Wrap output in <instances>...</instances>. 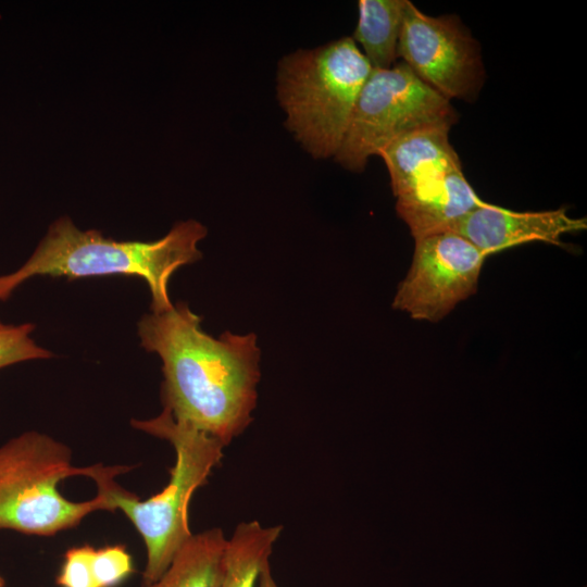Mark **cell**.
I'll return each instance as SVG.
<instances>
[{
	"instance_id": "6da1fadb",
	"label": "cell",
	"mask_w": 587,
	"mask_h": 587,
	"mask_svg": "<svg viewBox=\"0 0 587 587\" xmlns=\"http://www.w3.org/2000/svg\"><path fill=\"white\" fill-rule=\"evenodd\" d=\"M200 323L180 301L145 314L138 335L141 347L162 361L163 412L226 447L252 422L260 349L254 334L225 332L215 338Z\"/></svg>"
},
{
	"instance_id": "7a4b0ae2",
	"label": "cell",
	"mask_w": 587,
	"mask_h": 587,
	"mask_svg": "<svg viewBox=\"0 0 587 587\" xmlns=\"http://www.w3.org/2000/svg\"><path fill=\"white\" fill-rule=\"evenodd\" d=\"M207 233L201 223L189 220L176 223L154 241H116L95 229L82 230L71 218L62 216L50 225L22 266L0 276V301L37 275H124L143 279L151 294V312H163L173 307L167 290L171 276L180 266L201 259L198 243Z\"/></svg>"
},
{
	"instance_id": "3957f363",
	"label": "cell",
	"mask_w": 587,
	"mask_h": 587,
	"mask_svg": "<svg viewBox=\"0 0 587 587\" xmlns=\"http://www.w3.org/2000/svg\"><path fill=\"white\" fill-rule=\"evenodd\" d=\"M147 434L167 440L174 448L175 464L167 485L146 500H139L114 482L125 466H110L95 482L98 491L134 524L146 549L147 563L142 585L155 582L167 569L176 552L192 535L188 509L193 492L207 483L212 470L223 458L224 446L215 438L185 424L175 422L165 412L158 416L132 422Z\"/></svg>"
},
{
	"instance_id": "277c9868",
	"label": "cell",
	"mask_w": 587,
	"mask_h": 587,
	"mask_svg": "<svg viewBox=\"0 0 587 587\" xmlns=\"http://www.w3.org/2000/svg\"><path fill=\"white\" fill-rule=\"evenodd\" d=\"M372 66L351 37L280 59L276 74L285 126L315 159L335 157Z\"/></svg>"
},
{
	"instance_id": "5b68a950",
	"label": "cell",
	"mask_w": 587,
	"mask_h": 587,
	"mask_svg": "<svg viewBox=\"0 0 587 587\" xmlns=\"http://www.w3.org/2000/svg\"><path fill=\"white\" fill-rule=\"evenodd\" d=\"M102 465L76 467L71 450L48 435L27 432L0 446V529L50 536L72 528L97 510L113 512L102 492L74 502L58 490L74 475L92 479Z\"/></svg>"
},
{
	"instance_id": "8992f818",
	"label": "cell",
	"mask_w": 587,
	"mask_h": 587,
	"mask_svg": "<svg viewBox=\"0 0 587 587\" xmlns=\"http://www.w3.org/2000/svg\"><path fill=\"white\" fill-rule=\"evenodd\" d=\"M458 118L450 100L402 61L372 68L334 158L346 170L362 172L371 157L400 136L432 126L451 128Z\"/></svg>"
},
{
	"instance_id": "52a82bcc",
	"label": "cell",
	"mask_w": 587,
	"mask_h": 587,
	"mask_svg": "<svg viewBox=\"0 0 587 587\" xmlns=\"http://www.w3.org/2000/svg\"><path fill=\"white\" fill-rule=\"evenodd\" d=\"M397 53L421 80L448 100L471 101L484 83L478 42L460 20L427 15L409 0Z\"/></svg>"
},
{
	"instance_id": "ba28073f",
	"label": "cell",
	"mask_w": 587,
	"mask_h": 587,
	"mask_svg": "<svg viewBox=\"0 0 587 587\" xmlns=\"http://www.w3.org/2000/svg\"><path fill=\"white\" fill-rule=\"evenodd\" d=\"M486 255L454 232L415 239L411 266L392 308L411 319L436 323L474 295Z\"/></svg>"
},
{
	"instance_id": "9c48e42d",
	"label": "cell",
	"mask_w": 587,
	"mask_h": 587,
	"mask_svg": "<svg viewBox=\"0 0 587 587\" xmlns=\"http://www.w3.org/2000/svg\"><path fill=\"white\" fill-rule=\"evenodd\" d=\"M586 228V218L570 216L564 207L517 212L484 201L462 218L454 233L488 257L535 241L564 247L561 240L564 234Z\"/></svg>"
},
{
	"instance_id": "30bf717a",
	"label": "cell",
	"mask_w": 587,
	"mask_h": 587,
	"mask_svg": "<svg viewBox=\"0 0 587 587\" xmlns=\"http://www.w3.org/2000/svg\"><path fill=\"white\" fill-rule=\"evenodd\" d=\"M483 203L460 167L398 197L396 209L416 239L454 232L462 218Z\"/></svg>"
},
{
	"instance_id": "8fae6325",
	"label": "cell",
	"mask_w": 587,
	"mask_h": 587,
	"mask_svg": "<svg viewBox=\"0 0 587 587\" xmlns=\"http://www.w3.org/2000/svg\"><path fill=\"white\" fill-rule=\"evenodd\" d=\"M450 127L432 126L392 140L379 152L392 193L404 196L449 171L460 168V159L449 140Z\"/></svg>"
},
{
	"instance_id": "7c38bea8",
	"label": "cell",
	"mask_w": 587,
	"mask_h": 587,
	"mask_svg": "<svg viewBox=\"0 0 587 587\" xmlns=\"http://www.w3.org/2000/svg\"><path fill=\"white\" fill-rule=\"evenodd\" d=\"M226 542L221 528L192 534L164 573L142 587H220Z\"/></svg>"
},
{
	"instance_id": "4fadbf2b",
	"label": "cell",
	"mask_w": 587,
	"mask_h": 587,
	"mask_svg": "<svg viewBox=\"0 0 587 587\" xmlns=\"http://www.w3.org/2000/svg\"><path fill=\"white\" fill-rule=\"evenodd\" d=\"M280 533L279 525L263 526L258 521L239 523L227 538L220 587H257Z\"/></svg>"
},
{
	"instance_id": "5bb4252c",
	"label": "cell",
	"mask_w": 587,
	"mask_h": 587,
	"mask_svg": "<svg viewBox=\"0 0 587 587\" xmlns=\"http://www.w3.org/2000/svg\"><path fill=\"white\" fill-rule=\"evenodd\" d=\"M407 0H360L359 18L353 41L372 68L391 67L398 58L397 49Z\"/></svg>"
},
{
	"instance_id": "9a60e30c",
	"label": "cell",
	"mask_w": 587,
	"mask_h": 587,
	"mask_svg": "<svg viewBox=\"0 0 587 587\" xmlns=\"http://www.w3.org/2000/svg\"><path fill=\"white\" fill-rule=\"evenodd\" d=\"M34 325H7L0 323V369L36 359H47L50 351L38 346L32 338Z\"/></svg>"
},
{
	"instance_id": "2e32d148",
	"label": "cell",
	"mask_w": 587,
	"mask_h": 587,
	"mask_svg": "<svg viewBox=\"0 0 587 587\" xmlns=\"http://www.w3.org/2000/svg\"><path fill=\"white\" fill-rule=\"evenodd\" d=\"M133 572L132 557L124 546L93 549L92 573L97 587H116Z\"/></svg>"
},
{
	"instance_id": "e0dca14e",
	"label": "cell",
	"mask_w": 587,
	"mask_h": 587,
	"mask_svg": "<svg viewBox=\"0 0 587 587\" xmlns=\"http://www.w3.org/2000/svg\"><path fill=\"white\" fill-rule=\"evenodd\" d=\"M93 547L80 546L64 554L57 584L60 587H97L92 573Z\"/></svg>"
},
{
	"instance_id": "ac0fdd59",
	"label": "cell",
	"mask_w": 587,
	"mask_h": 587,
	"mask_svg": "<svg viewBox=\"0 0 587 587\" xmlns=\"http://www.w3.org/2000/svg\"><path fill=\"white\" fill-rule=\"evenodd\" d=\"M257 587H279L272 575L270 564L262 570Z\"/></svg>"
},
{
	"instance_id": "d6986e66",
	"label": "cell",
	"mask_w": 587,
	"mask_h": 587,
	"mask_svg": "<svg viewBox=\"0 0 587 587\" xmlns=\"http://www.w3.org/2000/svg\"><path fill=\"white\" fill-rule=\"evenodd\" d=\"M4 586V579L0 576V587Z\"/></svg>"
}]
</instances>
